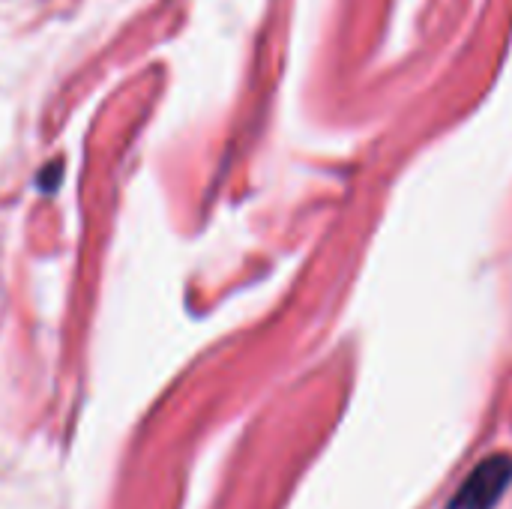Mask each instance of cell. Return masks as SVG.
<instances>
[{
    "instance_id": "1",
    "label": "cell",
    "mask_w": 512,
    "mask_h": 509,
    "mask_svg": "<svg viewBox=\"0 0 512 509\" xmlns=\"http://www.w3.org/2000/svg\"><path fill=\"white\" fill-rule=\"evenodd\" d=\"M512 483V456L498 453L483 459L459 486L447 509H495Z\"/></svg>"
}]
</instances>
